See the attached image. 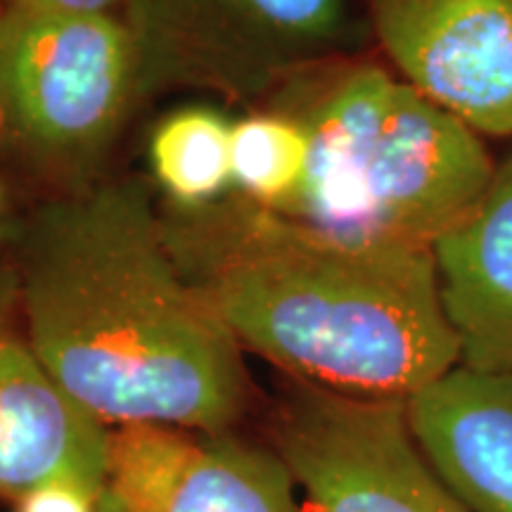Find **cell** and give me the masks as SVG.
<instances>
[{"label":"cell","instance_id":"obj_5","mask_svg":"<svg viewBox=\"0 0 512 512\" xmlns=\"http://www.w3.org/2000/svg\"><path fill=\"white\" fill-rule=\"evenodd\" d=\"M138 93L190 86L249 100L349 34V0H131Z\"/></svg>","mask_w":512,"mask_h":512},{"label":"cell","instance_id":"obj_1","mask_svg":"<svg viewBox=\"0 0 512 512\" xmlns=\"http://www.w3.org/2000/svg\"><path fill=\"white\" fill-rule=\"evenodd\" d=\"M15 302L48 373L105 427L221 434L245 411L242 347L185 278L138 183L38 211L19 245Z\"/></svg>","mask_w":512,"mask_h":512},{"label":"cell","instance_id":"obj_2","mask_svg":"<svg viewBox=\"0 0 512 512\" xmlns=\"http://www.w3.org/2000/svg\"><path fill=\"white\" fill-rule=\"evenodd\" d=\"M166 233L240 347L297 382L406 401L460 363L430 247L335 238L252 202Z\"/></svg>","mask_w":512,"mask_h":512},{"label":"cell","instance_id":"obj_9","mask_svg":"<svg viewBox=\"0 0 512 512\" xmlns=\"http://www.w3.org/2000/svg\"><path fill=\"white\" fill-rule=\"evenodd\" d=\"M107 446L110 430L55 382L0 294V496L19 501L48 482L98 494Z\"/></svg>","mask_w":512,"mask_h":512},{"label":"cell","instance_id":"obj_11","mask_svg":"<svg viewBox=\"0 0 512 512\" xmlns=\"http://www.w3.org/2000/svg\"><path fill=\"white\" fill-rule=\"evenodd\" d=\"M432 256L460 366L512 377V152Z\"/></svg>","mask_w":512,"mask_h":512},{"label":"cell","instance_id":"obj_13","mask_svg":"<svg viewBox=\"0 0 512 512\" xmlns=\"http://www.w3.org/2000/svg\"><path fill=\"white\" fill-rule=\"evenodd\" d=\"M309 133L287 114H252L230 128V176L252 204L283 209L309 169Z\"/></svg>","mask_w":512,"mask_h":512},{"label":"cell","instance_id":"obj_14","mask_svg":"<svg viewBox=\"0 0 512 512\" xmlns=\"http://www.w3.org/2000/svg\"><path fill=\"white\" fill-rule=\"evenodd\" d=\"M17 512H98V494L76 482H48L19 498Z\"/></svg>","mask_w":512,"mask_h":512},{"label":"cell","instance_id":"obj_10","mask_svg":"<svg viewBox=\"0 0 512 512\" xmlns=\"http://www.w3.org/2000/svg\"><path fill=\"white\" fill-rule=\"evenodd\" d=\"M422 456L467 512H512V377L458 366L406 399Z\"/></svg>","mask_w":512,"mask_h":512},{"label":"cell","instance_id":"obj_8","mask_svg":"<svg viewBox=\"0 0 512 512\" xmlns=\"http://www.w3.org/2000/svg\"><path fill=\"white\" fill-rule=\"evenodd\" d=\"M403 81L484 136H512V0H370Z\"/></svg>","mask_w":512,"mask_h":512},{"label":"cell","instance_id":"obj_7","mask_svg":"<svg viewBox=\"0 0 512 512\" xmlns=\"http://www.w3.org/2000/svg\"><path fill=\"white\" fill-rule=\"evenodd\" d=\"M98 512H306L275 451L159 425L110 430Z\"/></svg>","mask_w":512,"mask_h":512},{"label":"cell","instance_id":"obj_3","mask_svg":"<svg viewBox=\"0 0 512 512\" xmlns=\"http://www.w3.org/2000/svg\"><path fill=\"white\" fill-rule=\"evenodd\" d=\"M299 121L309 169L278 214L335 238L432 249L496 171L479 133L375 64L339 76Z\"/></svg>","mask_w":512,"mask_h":512},{"label":"cell","instance_id":"obj_12","mask_svg":"<svg viewBox=\"0 0 512 512\" xmlns=\"http://www.w3.org/2000/svg\"><path fill=\"white\" fill-rule=\"evenodd\" d=\"M230 128L223 114L207 107H188L159 121L150 140V164L171 200L200 209L233 185Z\"/></svg>","mask_w":512,"mask_h":512},{"label":"cell","instance_id":"obj_15","mask_svg":"<svg viewBox=\"0 0 512 512\" xmlns=\"http://www.w3.org/2000/svg\"><path fill=\"white\" fill-rule=\"evenodd\" d=\"M131 0H5L3 8L48 12V15H114Z\"/></svg>","mask_w":512,"mask_h":512},{"label":"cell","instance_id":"obj_6","mask_svg":"<svg viewBox=\"0 0 512 512\" xmlns=\"http://www.w3.org/2000/svg\"><path fill=\"white\" fill-rule=\"evenodd\" d=\"M273 444L306 512H467L415 444L403 399L297 382L275 415Z\"/></svg>","mask_w":512,"mask_h":512},{"label":"cell","instance_id":"obj_16","mask_svg":"<svg viewBox=\"0 0 512 512\" xmlns=\"http://www.w3.org/2000/svg\"><path fill=\"white\" fill-rule=\"evenodd\" d=\"M0 17H3V5H0Z\"/></svg>","mask_w":512,"mask_h":512},{"label":"cell","instance_id":"obj_4","mask_svg":"<svg viewBox=\"0 0 512 512\" xmlns=\"http://www.w3.org/2000/svg\"><path fill=\"white\" fill-rule=\"evenodd\" d=\"M140 100L131 29L117 15L3 8L0 133L36 162L76 169Z\"/></svg>","mask_w":512,"mask_h":512}]
</instances>
